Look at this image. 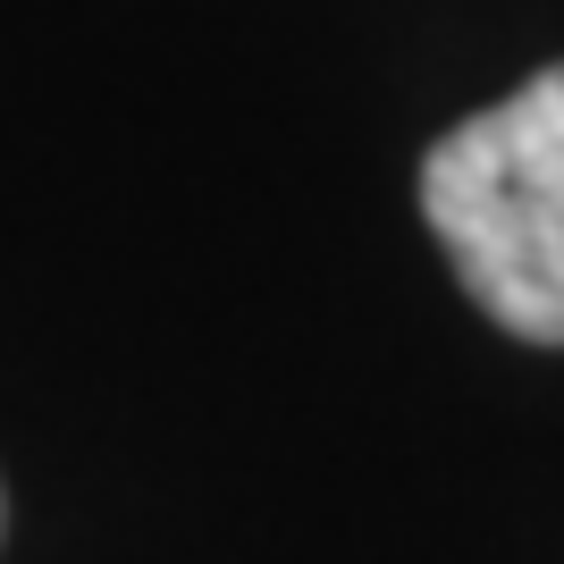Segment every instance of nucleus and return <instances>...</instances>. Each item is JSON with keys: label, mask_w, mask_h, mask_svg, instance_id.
<instances>
[{"label": "nucleus", "mask_w": 564, "mask_h": 564, "mask_svg": "<svg viewBox=\"0 0 564 564\" xmlns=\"http://www.w3.org/2000/svg\"><path fill=\"white\" fill-rule=\"evenodd\" d=\"M422 212L497 329L564 346V68H540L430 143Z\"/></svg>", "instance_id": "nucleus-1"}]
</instances>
